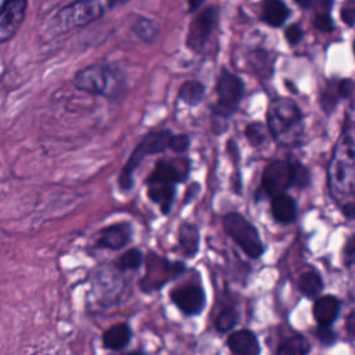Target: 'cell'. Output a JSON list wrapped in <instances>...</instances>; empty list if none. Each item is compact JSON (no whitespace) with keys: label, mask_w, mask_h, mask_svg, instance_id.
Masks as SVG:
<instances>
[{"label":"cell","mask_w":355,"mask_h":355,"mask_svg":"<svg viewBox=\"0 0 355 355\" xmlns=\"http://www.w3.org/2000/svg\"><path fill=\"white\" fill-rule=\"evenodd\" d=\"M329 186L337 200L355 193V125L345 126L334 148L329 166Z\"/></svg>","instance_id":"1"},{"label":"cell","mask_w":355,"mask_h":355,"mask_svg":"<svg viewBox=\"0 0 355 355\" xmlns=\"http://www.w3.org/2000/svg\"><path fill=\"white\" fill-rule=\"evenodd\" d=\"M105 4L101 0H73L54 12L49 19V31L61 35L87 26L105 14Z\"/></svg>","instance_id":"2"},{"label":"cell","mask_w":355,"mask_h":355,"mask_svg":"<svg viewBox=\"0 0 355 355\" xmlns=\"http://www.w3.org/2000/svg\"><path fill=\"white\" fill-rule=\"evenodd\" d=\"M173 132L169 129H158L147 132L130 153L118 176V187L122 193H128L135 186V172L140 164L150 155L161 154L169 150Z\"/></svg>","instance_id":"3"},{"label":"cell","mask_w":355,"mask_h":355,"mask_svg":"<svg viewBox=\"0 0 355 355\" xmlns=\"http://www.w3.org/2000/svg\"><path fill=\"white\" fill-rule=\"evenodd\" d=\"M73 86L93 96L115 98L123 90V76L111 65L93 64L75 73Z\"/></svg>","instance_id":"4"},{"label":"cell","mask_w":355,"mask_h":355,"mask_svg":"<svg viewBox=\"0 0 355 355\" xmlns=\"http://www.w3.org/2000/svg\"><path fill=\"white\" fill-rule=\"evenodd\" d=\"M146 272L139 280V287L146 294H153L164 288L168 283L178 279L184 270L186 265L182 261H172L154 251H150L144 259Z\"/></svg>","instance_id":"5"},{"label":"cell","mask_w":355,"mask_h":355,"mask_svg":"<svg viewBox=\"0 0 355 355\" xmlns=\"http://www.w3.org/2000/svg\"><path fill=\"white\" fill-rule=\"evenodd\" d=\"M268 128L276 140L290 143L300 136L301 111L287 98H279L270 104L268 112Z\"/></svg>","instance_id":"6"},{"label":"cell","mask_w":355,"mask_h":355,"mask_svg":"<svg viewBox=\"0 0 355 355\" xmlns=\"http://www.w3.org/2000/svg\"><path fill=\"white\" fill-rule=\"evenodd\" d=\"M243 94H244L243 80L237 75L226 69H222L216 80L218 101L212 107L214 119L230 118L236 112L243 98Z\"/></svg>","instance_id":"7"},{"label":"cell","mask_w":355,"mask_h":355,"mask_svg":"<svg viewBox=\"0 0 355 355\" xmlns=\"http://www.w3.org/2000/svg\"><path fill=\"white\" fill-rule=\"evenodd\" d=\"M223 229L230 239L251 258H258L263 252V244L257 229L240 214L229 212L222 219Z\"/></svg>","instance_id":"8"},{"label":"cell","mask_w":355,"mask_h":355,"mask_svg":"<svg viewBox=\"0 0 355 355\" xmlns=\"http://www.w3.org/2000/svg\"><path fill=\"white\" fill-rule=\"evenodd\" d=\"M169 300L184 316L189 318L198 316L207 304L205 291L198 283H189L172 288L169 291Z\"/></svg>","instance_id":"9"},{"label":"cell","mask_w":355,"mask_h":355,"mask_svg":"<svg viewBox=\"0 0 355 355\" xmlns=\"http://www.w3.org/2000/svg\"><path fill=\"white\" fill-rule=\"evenodd\" d=\"M216 21H218V10L215 7H207L205 10L198 12L190 22V26L187 31V36H186L187 49L191 50L193 53H200L205 47L216 25Z\"/></svg>","instance_id":"10"},{"label":"cell","mask_w":355,"mask_h":355,"mask_svg":"<svg viewBox=\"0 0 355 355\" xmlns=\"http://www.w3.org/2000/svg\"><path fill=\"white\" fill-rule=\"evenodd\" d=\"M190 175V159H158L150 172L146 182H164L171 184H180L187 180Z\"/></svg>","instance_id":"11"},{"label":"cell","mask_w":355,"mask_h":355,"mask_svg":"<svg viewBox=\"0 0 355 355\" xmlns=\"http://www.w3.org/2000/svg\"><path fill=\"white\" fill-rule=\"evenodd\" d=\"M294 180L293 165L287 161L270 162L262 175V186L268 194L276 197L283 194Z\"/></svg>","instance_id":"12"},{"label":"cell","mask_w":355,"mask_h":355,"mask_svg":"<svg viewBox=\"0 0 355 355\" xmlns=\"http://www.w3.org/2000/svg\"><path fill=\"white\" fill-rule=\"evenodd\" d=\"M26 0H4L0 6V43L8 42L19 31L25 14Z\"/></svg>","instance_id":"13"},{"label":"cell","mask_w":355,"mask_h":355,"mask_svg":"<svg viewBox=\"0 0 355 355\" xmlns=\"http://www.w3.org/2000/svg\"><path fill=\"white\" fill-rule=\"evenodd\" d=\"M133 237V225L129 220H119L104 226L96 240L97 248H105L111 251L125 248Z\"/></svg>","instance_id":"14"},{"label":"cell","mask_w":355,"mask_h":355,"mask_svg":"<svg viewBox=\"0 0 355 355\" xmlns=\"http://www.w3.org/2000/svg\"><path fill=\"white\" fill-rule=\"evenodd\" d=\"M147 197L154 202L162 215H169L173 208L178 186L164 182H146Z\"/></svg>","instance_id":"15"},{"label":"cell","mask_w":355,"mask_h":355,"mask_svg":"<svg viewBox=\"0 0 355 355\" xmlns=\"http://www.w3.org/2000/svg\"><path fill=\"white\" fill-rule=\"evenodd\" d=\"M133 337V331L129 323L121 322L108 327L101 337L103 347L110 351H121L126 348Z\"/></svg>","instance_id":"16"},{"label":"cell","mask_w":355,"mask_h":355,"mask_svg":"<svg viewBox=\"0 0 355 355\" xmlns=\"http://www.w3.org/2000/svg\"><path fill=\"white\" fill-rule=\"evenodd\" d=\"M227 345L234 355H259V343L250 330H239L229 336Z\"/></svg>","instance_id":"17"},{"label":"cell","mask_w":355,"mask_h":355,"mask_svg":"<svg viewBox=\"0 0 355 355\" xmlns=\"http://www.w3.org/2000/svg\"><path fill=\"white\" fill-rule=\"evenodd\" d=\"M178 243L186 258H193L200 250V230L191 222H182L178 229Z\"/></svg>","instance_id":"18"},{"label":"cell","mask_w":355,"mask_h":355,"mask_svg":"<svg viewBox=\"0 0 355 355\" xmlns=\"http://www.w3.org/2000/svg\"><path fill=\"white\" fill-rule=\"evenodd\" d=\"M338 309H340L338 300L331 295H324L315 302L313 315L319 324L329 326L337 318Z\"/></svg>","instance_id":"19"},{"label":"cell","mask_w":355,"mask_h":355,"mask_svg":"<svg viewBox=\"0 0 355 355\" xmlns=\"http://www.w3.org/2000/svg\"><path fill=\"white\" fill-rule=\"evenodd\" d=\"M290 15V10L282 0H266L262 8V18L272 26H280Z\"/></svg>","instance_id":"20"},{"label":"cell","mask_w":355,"mask_h":355,"mask_svg":"<svg viewBox=\"0 0 355 355\" xmlns=\"http://www.w3.org/2000/svg\"><path fill=\"white\" fill-rule=\"evenodd\" d=\"M295 202L291 197L280 194L272 200V214L279 222H291L295 216Z\"/></svg>","instance_id":"21"},{"label":"cell","mask_w":355,"mask_h":355,"mask_svg":"<svg viewBox=\"0 0 355 355\" xmlns=\"http://www.w3.org/2000/svg\"><path fill=\"white\" fill-rule=\"evenodd\" d=\"M205 94V87L198 80H186L178 92V98L184 104L194 107L198 105Z\"/></svg>","instance_id":"22"},{"label":"cell","mask_w":355,"mask_h":355,"mask_svg":"<svg viewBox=\"0 0 355 355\" xmlns=\"http://www.w3.org/2000/svg\"><path fill=\"white\" fill-rule=\"evenodd\" d=\"M146 255L139 247H132L126 250L118 259H115V265L119 272H133L137 270L144 263Z\"/></svg>","instance_id":"23"},{"label":"cell","mask_w":355,"mask_h":355,"mask_svg":"<svg viewBox=\"0 0 355 355\" xmlns=\"http://www.w3.org/2000/svg\"><path fill=\"white\" fill-rule=\"evenodd\" d=\"M132 31L133 33L141 40V42H146V43H150L153 40H155V37L158 36L159 33V28L158 25L150 19V18H146V17H139L133 26H132Z\"/></svg>","instance_id":"24"},{"label":"cell","mask_w":355,"mask_h":355,"mask_svg":"<svg viewBox=\"0 0 355 355\" xmlns=\"http://www.w3.org/2000/svg\"><path fill=\"white\" fill-rule=\"evenodd\" d=\"M309 344L302 336H293L287 338L277 349V355H306Z\"/></svg>","instance_id":"25"},{"label":"cell","mask_w":355,"mask_h":355,"mask_svg":"<svg viewBox=\"0 0 355 355\" xmlns=\"http://www.w3.org/2000/svg\"><path fill=\"white\" fill-rule=\"evenodd\" d=\"M298 286H300V290L302 291V294H305L306 297H313L320 293L323 283L318 273L306 272L300 277Z\"/></svg>","instance_id":"26"},{"label":"cell","mask_w":355,"mask_h":355,"mask_svg":"<svg viewBox=\"0 0 355 355\" xmlns=\"http://www.w3.org/2000/svg\"><path fill=\"white\" fill-rule=\"evenodd\" d=\"M237 312H236V309H233V308H226V309H223L219 315H218V318H216V320H215V327L219 330V331H222V333H225V331H227V330H230V329H233L234 326H236V323H237Z\"/></svg>","instance_id":"27"},{"label":"cell","mask_w":355,"mask_h":355,"mask_svg":"<svg viewBox=\"0 0 355 355\" xmlns=\"http://www.w3.org/2000/svg\"><path fill=\"white\" fill-rule=\"evenodd\" d=\"M245 136L252 146H259L266 139V128L261 122H252L245 128Z\"/></svg>","instance_id":"28"},{"label":"cell","mask_w":355,"mask_h":355,"mask_svg":"<svg viewBox=\"0 0 355 355\" xmlns=\"http://www.w3.org/2000/svg\"><path fill=\"white\" fill-rule=\"evenodd\" d=\"M190 137L186 133H173L172 139H171V144H169V150H172L176 154H183L189 150L190 147Z\"/></svg>","instance_id":"29"},{"label":"cell","mask_w":355,"mask_h":355,"mask_svg":"<svg viewBox=\"0 0 355 355\" xmlns=\"http://www.w3.org/2000/svg\"><path fill=\"white\" fill-rule=\"evenodd\" d=\"M313 25L316 29L322 31V32H331L334 25H333V19L330 18V15L327 12H319L315 18H313Z\"/></svg>","instance_id":"30"},{"label":"cell","mask_w":355,"mask_h":355,"mask_svg":"<svg viewBox=\"0 0 355 355\" xmlns=\"http://www.w3.org/2000/svg\"><path fill=\"white\" fill-rule=\"evenodd\" d=\"M340 14L347 25H355V0H347L341 7Z\"/></svg>","instance_id":"31"},{"label":"cell","mask_w":355,"mask_h":355,"mask_svg":"<svg viewBox=\"0 0 355 355\" xmlns=\"http://www.w3.org/2000/svg\"><path fill=\"white\" fill-rule=\"evenodd\" d=\"M293 169H294V180H293V183H295L300 187L306 186L308 182H309V173H308L306 168L302 166L301 164H295V165H293Z\"/></svg>","instance_id":"32"},{"label":"cell","mask_w":355,"mask_h":355,"mask_svg":"<svg viewBox=\"0 0 355 355\" xmlns=\"http://www.w3.org/2000/svg\"><path fill=\"white\" fill-rule=\"evenodd\" d=\"M316 337L319 338L320 343L329 345V344H333L334 343V333L333 330L326 326V324H320V327H318L316 330Z\"/></svg>","instance_id":"33"},{"label":"cell","mask_w":355,"mask_h":355,"mask_svg":"<svg viewBox=\"0 0 355 355\" xmlns=\"http://www.w3.org/2000/svg\"><path fill=\"white\" fill-rule=\"evenodd\" d=\"M286 40L290 43V44H295L301 40L302 37V29L300 28V25L294 24V25H290L287 29H286Z\"/></svg>","instance_id":"34"},{"label":"cell","mask_w":355,"mask_h":355,"mask_svg":"<svg viewBox=\"0 0 355 355\" xmlns=\"http://www.w3.org/2000/svg\"><path fill=\"white\" fill-rule=\"evenodd\" d=\"M344 257H345V262L348 265H351L352 262H355V236L351 237L344 248Z\"/></svg>","instance_id":"35"},{"label":"cell","mask_w":355,"mask_h":355,"mask_svg":"<svg viewBox=\"0 0 355 355\" xmlns=\"http://www.w3.org/2000/svg\"><path fill=\"white\" fill-rule=\"evenodd\" d=\"M352 89H354V83H352L351 79H344V80H341V82L338 83V87H337L338 94H340L341 97H348V96L352 93Z\"/></svg>","instance_id":"36"},{"label":"cell","mask_w":355,"mask_h":355,"mask_svg":"<svg viewBox=\"0 0 355 355\" xmlns=\"http://www.w3.org/2000/svg\"><path fill=\"white\" fill-rule=\"evenodd\" d=\"M343 212L348 216V218H352L355 219V197L352 200H349L348 202L344 204L343 207Z\"/></svg>","instance_id":"37"},{"label":"cell","mask_w":355,"mask_h":355,"mask_svg":"<svg viewBox=\"0 0 355 355\" xmlns=\"http://www.w3.org/2000/svg\"><path fill=\"white\" fill-rule=\"evenodd\" d=\"M347 331L352 338H355V311H352L347 318Z\"/></svg>","instance_id":"38"},{"label":"cell","mask_w":355,"mask_h":355,"mask_svg":"<svg viewBox=\"0 0 355 355\" xmlns=\"http://www.w3.org/2000/svg\"><path fill=\"white\" fill-rule=\"evenodd\" d=\"M204 0H187V4H189V11L190 12H194L197 11V8L202 4Z\"/></svg>","instance_id":"39"},{"label":"cell","mask_w":355,"mask_h":355,"mask_svg":"<svg viewBox=\"0 0 355 355\" xmlns=\"http://www.w3.org/2000/svg\"><path fill=\"white\" fill-rule=\"evenodd\" d=\"M128 1H130V0H105V3H107V7H108V8L119 7V6H122V4L128 3Z\"/></svg>","instance_id":"40"},{"label":"cell","mask_w":355,"mask_h":355,"mask_svg":"<svg viewBox=\"0 0 355 355\" xmlns=\"http://www.w3.org/2000/svg\"><path fill=\"white\" fill-rule=\"evenodd\" d=\"M126 355H148V354L144 352V351H141V349H135V351H132V352H128Z\"/></svg>","instance_id":"41"},{"label":"cell","mask_w":355,"mask_h":355,"mask_svg":"<svg viewBox=\"0 0 355 355\" xmlns=\"http://www.w3.org/2000/svg\"><path fill=\"white\" fill-rule=\"evenodd\" d=\"M295 3L300 4V6H302V7H306V6L311 3V0H295Z\"/></svg>","instance_id":"42"},{"label":"cell","mask_w":355,"mask_h":355,"mask_svg":"<svg viewBox=\"0 0 355 355\" xmlns=\"http://www.w3.org/2000/svg\"><path fill=\"white\" fill-rule=\"evenodd\" d=\"M354 51H355V42H354Z\"/></svg>","instance_id":"43"}]
</instances>
